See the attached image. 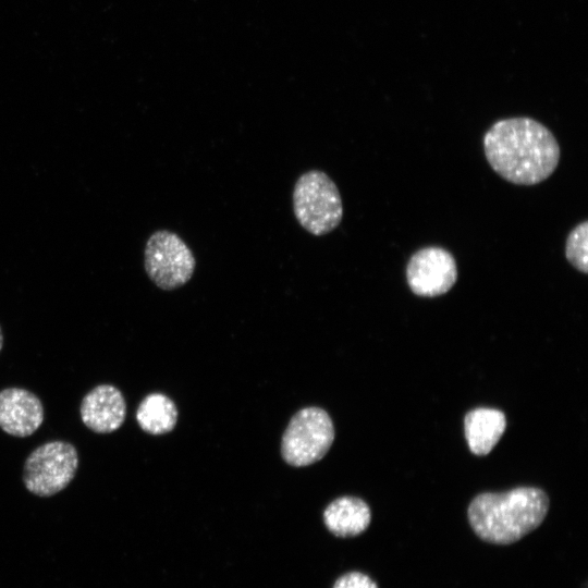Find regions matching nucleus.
Listing matches in <instances>:
<instances>
[{"mask_svg":"<svg viewBox=\"0 0 588 588\" xmlns=\"http://www.w3.org/2000/svg\"><path fill=\"white\" fill-rule=\"evenodd\" d=\"M483 149L490 167L517 185L544 181L560 160V146L551 131L526 117L497 121L485 134Z\"/></svg>","mask_w":588,"mask_h":588,"instance_id":"1","label":"nucleus"},{"mask_svg":"<svg viewBox=\"0 0 588 588\" xmlns=\"http://www.w3.org/2000/svg\"><path fill=\"white\" fill-rule=\"evenodd\" d=\"M549 510L546 492L519 487L507 492H486L473 499L467 516L470 527L483 541L511 544L540 526Z\"/></svg>","mask_w":588,"mask_h":588,"instance_id":"2","label":"nucleus"},{"mask_svg":"<svg viewBox=\"0 0 588 588\" xmlns=\"http://www.w3.org/2000/svg\"><path fill=\"white\" fill-rule=\"evenodd\" d=\"M292 201L297 222L315 236L330 233L342 221L343 204L339 188L321 170L313 169L298 176Z\"/></svg>","mask_w":588,"mask_h":588,"instance_id":"3","label":"nucleus"},{"mask_svg":"<svg viewBox=\"0 0 588 588\" xmlns=\"http://www.w3.org/2000/svg\"><path fill=\"white\" fill-rule=\"evenodd\" d=\"M79 457L74 444L52 440L35 448L23 464L22 480L28 492L48 498L64 490L74 479Z\"/></svg>","mask_w":588,"mask_h":588,"instance_id":"4","label":"nucleus"},{"mask_svg":"<svg viewBox=\"0 0 588 588\" xmlns=\"http://www.w3.org/2000/svg\"><path fill=\"white\" fill-rule=\"evenodd\" d=\"M333 440L329 414L320 407H305L291 418L282 436L281 455L289 465L308 466L327 454Z\"/></svg>","mask_w":588,"mask_h":588,"instance_id":"5","label":"nucleus"},{"mask_svg":"<svg viewBox=\"0 0 588 588\" xmlns=\"http://www.w3.org/2000/svg\"><path fill=\"white\" fill-rule=\"evenodd\" d=\"M196 259L192 249L176 233L157 230L144 248V268L155 285L173 291L185 285L193 277Z\"/></svg>","mask_w":588,"mask_h":588,"instance_id":"6","label":"nucleus"},{"mask_svg":"<svg viewBox=\"0 0 588 588\" xmlns=\"http://www.w3.org/2000/svg\"><path fill=\"white\" fill-rule=\"evenodd\" d=\"M406 280L411 291L418 296L434 297L445 294L457 280L455 258L442 247H424L409 258Z\"/></svg>","mask_w":588,"mask_h":588,"instance_id":"7","label":"nucleus"},{"mask_svg":"<svg viewBox=\"0 0 588 588\" xmlns=\"http://www.w3.org/2000/svg\"><path fill=\"white\" fill-rule=\"evenodd\" d=\"M44 419L42 402L34 392L19 387L0 390V429L3 432L26 438L40 428Z\"/></svg>","mask_w":588,"mask_h":588,"instance_id":"8","label":"nucleus"},{"mask_svg":"<svg viewBox=\"0 0 588 588\" xmlns=\"http://www.w3.org/2000/svg\"><path fill=\"white\" fill-rule=\"evenodd\" d=\"M79 416L90 431L99 434L112 433L120 429L125 420V397L115 385L100 383L83 396Z\"/></svg>","mask_w":588,"mask_h":588,"instance_id":"9","label":"nucleus"},{"mask_svg":"<svg viewBox=\"0 0 588 588\" xmlns=\"http://www.w3.org/2000/svg\"><path fill=\"white\" fill-rule=\"evenodd\" d=\"M327 529L336 537L351 538L364 532L371 520L368 504L356 497H340L323 511Z\"/></svg>","mask_w":588,"mask_h":588,"instance_id":"10","label":"nucleus"},{"mask_svg":"<svg viewBox=\"0 0 588 588\" xmlns=\"http://www.w3.org/2000/svg\"><path fill=\"white\" fill-rule=\"evenodd\" d=\"M506 427L505 415L495 408L479 407L464 419L465 436L471 453L487 455L501 439Z\"/></svg>","mask_w":588,"mask_h":588,"instance_id":"11","label":"nucleus"},{"mask_svg":"<svg viewBox=\"0 0 588 588\" xmlns=\"http://www.w3.org/2000/svg\"><path fill=\"white\" fill-rule=\"evenodd\" d=\"M135 418L144 432L161 436L172 431L175 427L177 408L166 394L152 392L140 401Z\"/></svg>","mask_w":588,"mask_h":588,"instance_id":"12","label":"nucleus"},{"mask_svg":"<svg viewBox=\"0 0 588 588\" xmlns=\"http://www.w3.org/2000/svg\"><path fill=\"white\" fill-rule=\"evenodd\" d=\"M567 261L583 273L588 272V222L583 221L568 234L565 243Z\"/></svg>","mask_w":588,"mask_h":588,"instance_id":"13","label":"nucleus"},{"mask_svg":"<svg viewBox=\"0 0 588 588\" xmlns=\"http://www.w3.org/2000/svg\"><path fill=\"white\" fill-rule=\"evenodd\" d=\"M332 588H378V586L367 574L354 571L341 575Z\"/></svg>","mask_w":588,"mask_h":588,"instance_id":"14","label":"nucleus"},{"mask_svg":"<svg viewBox=\"0 0 588 588\" xmlns=\"http://www.w3.org/2000/svg\"><path fill=\"white\" fill-rule=\"evenodd\" d=\"M3 343H4V336H3L2 328L0 326V352L2 351Z\"/></svg>","mask_w":588,"mask_h":588,"instance_id":"15","label":"nucleus"}]
</instances>
